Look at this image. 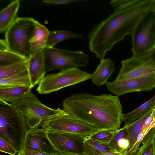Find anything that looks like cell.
I'll return each mask as SVG.
<instances>
[{"mask_svg":"<svg viewBox=\"0 0 155 155\" xmlns=\"http://www.w3.org/2000/svg\"><path fill=\"white\" fill-rule=\"evenodd\" d=\"M155 135V126L152 128L143 139L141 145L139 147L136 155H155L153 142Z\"/></svg>","mask_w":155,"mask_h":155,"instance_id":"obj_24","label":"cell"},{"mask_svg":"<svg viewBox=\"0 0 155 155\" xmlns=\"http://www.w3.org/2000/svg\"><path fill=\"white\" fill-rule=\"evenodd\" d=\"M62 107L65 112L98 131H115L123 122V107L119 98L110 94H75L63 100Z\"/></svg>","mask_w":155,"mask_h":155,"instance_id":"obj_2","label":"cell"},{"mask_svg":"<svg viewBox=\"0 0 155 155\" xmlns=\"http://www.w3.org/2000/svg\"><path fill=\"white\" fill-rule=\"evenodd\" d=\"M85 155H104L116 152L109 143L101 142L86 137L83 142Z\"/></svg>","mask_w":155,"mask_h":155,"instance_id":"obj_18","label":"cell"},{"mask_svg":"<svg viewBox=\"0 0 155 155\" xmlns=\"http://www.w3.org/2000/svg\"><path fill=\"white\" fill-rule=\"evenodd\" d=\"M155 107V95L148 101L128 113L123 114L122 121L124 125L128 124L144 115Z\"/></svg>","mask_w":155,"mask_h":155,"instance_id":"obj_20","label":"cell"},{"mask_svg":"<svg viewBox=\"0 0 155 155\" xmlns=\"http://www.w3.org/2000/svg\"><path fill=\"white\" fill-rule=\"evenodd\" d=\"M155 0H113V12L88 34L90 51L101 60L114 45L132 35L141 19L151 11Z\"/></svg>","mask_w":155,"mask_h":155,"instance_id":"obj_1","label":"cell"},{"mask_svg":"<svg viewBox=\"0 0 155 155\" xmlns=\"http://www.w3.org/2000/svg\"><path fill=\"white\" fill-rule=\"evenodd\" d=\"M153 142H154V148H155V135L154 138L153 140Z\"/></svg>","mask_w":155,"mask_h":155,"instance_id":"obj_38","label":"cell"},{"mask_svg":"<svg viewBox=\"0 0 155 155\" xmlns=\"http://www.w3.org/2000/svg\"><path fill=\"white\" fill-rule=\"evenodd\" d=\"M35 21L31 18H17L5 33L9 50L27 60L31 56L30 41L35 31Z\"/></svg>","mask_w":155,"mask_h":155,"instance_id":"obj_4","label":"cell"},{"mask_svg":"<svg viewBox=\"0 0 155 155\" xmlns=\"http://www.w3.org/2000/svg\"><path fill=\"white\" fill-rule=\"evenodd\" d=\"M155 72V59L152 52L132 56L121 62V67L115 80L120 81L136 78Z\"/></svg>","mask_w":155,"mask_h":155,"instance_id":"obj_10","label":"cell"},{"mask_svg":"<svg viewBox=\"0 0 155 155\" xmlns=\"http://www.w3.org/2000/svg\"><path fill=\"white\" fill-rule=\"evenodd\" d=\"M91 75L79 68L61 70L45 76L36 90L40 94H49L91 79Z\"/></svg>","mask_w":155,"mask_h":155,"instance_id":"obj_7","label":"cell"},{"mask_svg":"<svg viewBox=\"0 0 155 155\" xmlns=\"http://www.w3.org/2000/svg\"><path fill=\"white\" fill-rule=\"evenodd\" d=\"M9 50L8 44L5 40L0 39V51Z\"/></svg>","mask_w":155,"mask_h":155,"instance_id":"obj_33","label":"cell"},{"mask_svg":"<svg viewBox=\"0 0 155 155\" xmlns=\"http://www.w3.org/2000/svg\"><path fill=\"white\" fill-rule=\"evenodd\" d=\"M43 49L31 56L28 60V70L33 87L39 84L46 74Z\"/></svg>","mask_w":155,"mask_h":155,"instance_id":"obj_14","label":"cell"},{"mask_svg":"<svg viewBox=\"0 0 155 155\" xmlns=\"http://www.w3.org/2000/svg\"><path fill=\"white\" fill-rule=\"evenodd\" d=\"M83 35L74 33L67 30L49 31L46 44V47H53L58 43L64 40L75 38L83 39Z\"/></svg>","mask_w":155,"mask_h":155,"instance_id":"obj_21","label":"cell"},{"mask_svg":"<svg viewBox=\"0 0 155 155\" xmlns=\"http://www.w3.org/2000/svg\"><path fill=\"white\" fill-rule=\"evenodd\" d=\"M152 52V54L155 59V47Z\"/></svg>","mask_w":155,"mask_h":155,"instance_id":"obj_37","label":"cell"},{"mask_svg":"<svg viewBox=\"0 0 155 155\" xmlns=\"http://www.w3.org/2000/svg\"><path fill=\"white\" fill-rule=\"evenodd\" d=\"M10 103L23 116L30 129L38 128L43 122L56 115L62 109H53L44 104L31 91Z\"/></svg>","mask_w":155,"mask_h":155,"instance_id":"obj_5","label":"cell"},{"mask_svg":"<svg viewBox=\"0 0 155 155\" xmlns=\"http://www.w3.org/2000/svg\"><path fill=\"white\" fill-rule=\"evenodd\" d=\"M28 60L10 50L0 51V67L12 65Z\"/></svg>","mask_w":155,"mask_h":155,"instance_id":"obj_26","label":"cell"},{"mask_svg":"<svg viewBox=\"0 0 155 155\" xmlns=\"http://www.w3.org/2000/svg\"><path fill=\"white\" fill-rule=\"evenodd\" d=\"M48 137L58 152L85 155L83 142L87 137L81 134L47 130Z\"/></svg>","mask_w":155,"mask_h":155,"instance_id":"obj_12","label":"cell"},{"mask_svg":"<svg viewBox=\"0 0 155 155\" xmlns=\"http://www.w3.org/2000/svg\"><path fill=\"white\" fill-rule=\"evenodd\" d=\"M26 120L11 103L0 99V138L13 147L17 153L23 149L28 131Z\"/></svg>","mask_w":155,"mask_h":155,"instance_id":"obj_3","label":"cell"},{"mask_svg":"<svg viewBox=\"0 0 155 155\" xmlns=\"http://www.w3.org/2000/svg\"><path fill=\"white\" fill-rule=\"evenodd\" d=\"M106 86L109 91L118 97L133 92L150 91L155 87V72L128 79L107 82Z\"/></svg>","mask_w":155,"mask_h":155,"instance_id":"obj_11","label":"cell"},{"mask_svg":"<svg viewBox=\"0 0 155 155\" xmlns=\"http://www.w3.org/2000/svg\"><path fill=\"white\" fill-rule=\"evenodd\" d=\"M81 1L78 0H44L43 2L49 4H65Z\"/></svg>","mask_w":155,"mask_h":155,"instance_id":"obj_32","label":"cell"},{"mask_svg":"<svg viewBox=\"0 0 155 155\" xmlns=\"http://www.w3.org/2000/svg\"><path fill=\"white\" fill-rule=\"evenodd\" d=\"M23 148L47 153L58 152L49 139L47 130L42 128H31L28 130Z\"/></svg>","mask_w":155,"mask_h":155,"instance_id":"obj_13","label":"cell"},{"mask_svg":"<svg viewBox=\"0 0 155 155\" xmlns=\"http://www.w3.org/2000/svg\"><path fill=\"white\" fill-rule=\"evenodd\" d=\"M55 155H74L64 153L58 152Z\"/></svg>","mask_w":155,"mask_h":155,"instance_id":"obj_36","label":"cell"},{"mask_svg":"<svg viewBox=\"0 0 155 155\" xmlns=\"http://www.w3.org/2000/svg\"><path fill=\"white\" fill-rule=\"evenodd\" d=\"M20 1L11 2L10 4L0 12V32L7 30L15 20L19 8Z\"/></svg>","mask_w":155,"mask_h":155,"instance_id":"obj_17","label":"cell"},{"mask_svg":"<svg viewBox=\"0 0 155 155\" xmlns=\"http://www.w3.org/2000/svg\"><path fill=\"white\" fill-rule=\"evenodd\" d=\"M151 11L153 12V14L154 18H155V2L154 3V4L153 5V7H152V9L151 10Z\"/></svg>","mask_w":155,"mask_h":155,"instance_id":"obj_35","label":"cell"},{"mask_svg":"<svg viewBox=\"0 0 155 155\" xmlns=\"http://www.w3.org/2000/svg\"><path fill=\"white\" fill-rule=\"evenodd\" d=\"M155 107L133 122L128 124L124 125V126L126 127L128 133V139L130 143V147L128 150L134 144L145 120Z\"/></svg>","mask_w":155,"mask_h":155,"instance_id":"obj_23","label":"cell"},{"mask_svg":"<svg viewBox=\"0 0 155 155\" xmlns=\"http://www.w3.org/2000/svg\"><path fill=\"white\" fill-rule=\"evenodd\" d=\"M41 126L46 130L78 134L86 137L98 131L93 126L73 117L63 109L57 115L43 122Z\"/></svg>","mask_w":155,"mask_h":155,"instance_id":"obj_9","label":"cell"},{"mask_svg":"<svg viewBox=\"0 0 155 155\" xmlns=\"http://www.w3.org/2000/svg\"><path fill=\"white\" fill-rule=\"evenodd\" d=\"M31 89L28 87H0V99L11 103L27 94Z\"/></svg>","mask_w":155,"mask_h":155,"instance_id":"obj_22","label":"cell"},{"mask_svg":"<svg viewBox=\"0 0 155 155\" xmlns=\"http://www.w3.org/2000/svg\"><path fill=\"white\" fill-rule=\"evenodd\" d=\"M115 131L110 130L98 131L89 137L96 141L109 144L115 134Z\"/></svg>","mask_w":155,"mask_h":155,"instance_id":"obj_27","label":"cell"},{"mask_svg":"<svg viewBox=\"0 0 155 155\" xmlns=\"http://www.w3.org/2000/svg\"><path fill=\"white\" fill-rule=\"evenodd\" d=\"M115 69L113 62L109 59H103L101 61L94 72L91 74L92 82L98 86L106 84Z\"/></svg>","mask_w":155,"mask_h":155,"instance_id":"obj_15","label":"cell"},{"mask_svg":"<svg viewBox=\"0 0 155 155\" xmlns=\"http://www.w3.org/2000/svg\"><path fill=\"white\" fill-rule=\"evenodd\" d=\"M128 133L127 128L124 126L123 127L115 130V134L109 144L116 152H120L117 145L118 142L122 138H128Z\"/></svg>","mask_w":155,"mask_h":155,"instance_id":"obj_28","label":"cell"},{"mask_svg":"<svg viewBox=\"0 0 155 155\" xmlns=\"http://www.w3.org/2000/svg\"><path fill=\"white\" fill-rule=\"evenodd\" d=\"M131 36L133 56L152 52L155 47V18L151 11L140 21Z\"/></svg>","mask_w":155,"mask_h":155,"instance_id":"obj_8","label":"cell"},{"mask_svg":"<svg viewBox=\"0 0 155 155\" xmlns=\"http://www.w3.org/2000/svg\"><path fill=\"white\" fill-rule=\"evenodd\" d=\"M33 87L28 69L16 75L0 80V87Z\"/></svg>","mask_w":155,"mask_h":155,"instance_id":"obj_19","label":"cell"},{"mask_svg":"<svg viewBox=\"0 0 155 155\" xmlns=\"http://www.w3.org/2000/svg\"><path fill=\"white\" fill-rule=\"evenodd\" d=\"M127 150L115 152L107 153L104 155H127Z\"/></svg>","mask_w":155,"mask_h":155,"instance_id":"obj_34","label":"cell"},{"mask_svg":"<svg viewBox=\"0 0 155 155\" xmlns=\"http://www.w3.org/2000/svg\"><path fill=\"white\" fill-rule=\"evenodd\" d=\"M117 145L120 151L127 150L130 146L129 140L127 138H122L119 141Z\"/></svg>","mask_w":155,"mask_h":155,"instance_id":"obj_31","label":"cell"},{"mask_svg":"<svg viewBox=\"0 0 155 155\" xmlns=\"http://www.w3.org/2000/svg\"><path fill=\"white\" fill-rule=\"evenodd\" d=\"M56 153H47L23 148L17 153V155H55Z\"/></svg>","mask_w":155,"mask_h":155,"instance_id":"obj_30","label":"cell"},{"mask_svg":"<svg viewBox=\"0 0 155 155\" xmlns=\"http://www.w3.org/2000/svg\"><path fill=\"white\" fill-rule=\"evenodd\" d=\"M0 151L11 155H16L17 151L5 140L0 138Z\"/></svg>","mask_w":155,"mask_h":155,"instance_id":"obj_29","label":"cell"},{"mask_svg":"<svg viewBox=\"0 0 155 155\" xmlns=\"http://www.w3.org/2000/svg\"><path fill=\"white\" fill-rule=\"evenodd\" d=\"M45 71L61 70L86 67L89 56L81 51H72L46 47L43 49Z\"/></svg>","mask_w":155,"mask_h":155,"instance_id":"obj_6","label":"cell"},{"mask_svg":"<svg viewBox=\"0 0 155 155\" xmlns=\"http://www.w3.org/2000/svg\"><path fill=\"white\" fill-rule=\"evenodd\" d=\"M28 68V60L8 66L0 67V80L21 73Z\"/></svg>","mask_w":155,"mask_h":155,"instance_id":"obj_25","label":"cell"},{"mask_svg":"<svg viewBox=\"0 0 155 155\" xmlns=\"http://www.w3.org/2000/svg\"><path fill=\"white\" fill-rule=\"evenodd\" d=\"M35 29L30 41L31 55L32 56L46 47L49 31L44 25L37 21H35Z\"/></svg>","mask_w":155,"mask_h":155,"instance_id":"obj_16","label":"cell"}]
</instances>
